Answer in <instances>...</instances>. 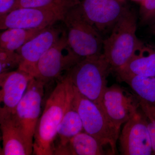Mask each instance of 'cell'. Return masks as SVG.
<instances>
[{
	"label": "cell",
	"mask_w": 155,
	"mask_h": 155,
	"mask_svg": "<svg viewBox=\"0 0 155 155\" xmlns=\"http://www.w3.org/2000/svg\"><path fill=\"white\" fill-rule=\"evenodd\" d=\"M73 94V85L66 75L51 93L39 118L34 136L33 154L53 155L57 129L72 104Z\"/></svg>",
	"instance_id": "1"
},
{
	"label": "cell",
	"mask_w": 155,
	"mask_h": 155,
	"mask_svg": "<svg viewBox=\"0 0 155 155\" xmlns=\"http://www.w3.org/2000/svg\"><path fill=\"white\" fill-rule=\"evenodd\" d=\"M137 20L135 12L127 7L104 40L103 54L112 71L124 67L143 43L137 36Z\"/></svg>",
	"instance_id": "2"
},
{
	"label": "cell",
	"mask_w": 155,
	"mask_h": 155,
	"mask_svg": "<svg viewBox=\"0 0 155 155\" xmlns=\"http://www.w3.org/2000/svg\"><path fill=\"white\" fill-rule=\"evenodd\" d=\"M112 70L103 54L81 59L67 72L72 85L84 96L99 106Z\"/></svg>",
	"instance_id": "3"
},
{
	"label": "cell",
	"mask_w": 155,
	"mask_h": 155,
	"mask_svg": "<svg viewBox=\"0 0 155 155\" xmlns=\"http://www.w3.org/2000/svg\"><path fill=\"white\" fill-rule=\"evenodd\" d=\"M81 0H55L48 5L35 8H21L0 17V28L44 29L62 21L69 10Z\"/></svg>",
	"instance_id": "4"
},
{
	"label": "cell",
	"mask_w": 155,
	"mask_h": 155,
	"mask_svg": "<svg viewBox=\"0 0 155 155\" xmlns=\"http://www.w3.org/2000/svg\"><path fill=\"white\" fill-rule=\"evenodd\" d=\"M72 105L79 114L84 130L109 147L112 155L116 153V143L120 130L106 116L98 105L84 96L73 86Z\"/></svg>",
	"instance_id": "5"
},
{
	"label": "cell",
	"mask_w": 155,
	"mask_h": 155,
	"mask_svg": "<svg viewBox=\"0 0 155 155\" xmlns=\"http://www.w3.org/2000/svg\"><path fill=\"white\" fill-rule=\"evenodd\" d=\"M78 5L69 10L63 21L68 45L81 59L102 54L104 39L101 33L83 17Z\"/></svg>",
	"instance_id": "6"
},
{
	"label": "cell",
	"mask_w": 155,
	"mask_h": 155,
	"mask_svg": "<svg viewBox=\"0 0 155 155\" xmlns=\"http://www.w3.org/2000/svg\"><path fill=\"white\" fill-rule=\"evenodd\" d=\"M45 84L32 78L12 117L24 134L29 144L33 147L34 136L40 115Z\"/></svg>",
	"instance_id": "7"
},
{
	"label": "cell",
	"mask_w": 155,
	"mask_h": 155,
	"mask_svg": "<svg viewBox=\"0 0 155 155\" xmlns=\"http://www.w3.org/2000/svg\"><path fill=\"white\" fill-rule=\"evenodd\" d=\"M81 59L69 47L66 30L55 44L39 59L34 77L45 85L59 78L64 71L68 72Z\"/></svg>",
	"instance_id": "8"
},
{
	"label": "cell",
	"mask_w": 155,
	"mask_h": 155,
	"mask_svg": "<svg viewBox=\"0 0 155 155\" xmlns=\"http://www.w3.org/2000/svg\"><path fill=\"white\" fill-rule=\"evenodd\" d=\"M100 107L119 130L122 124H125L140 108L135 94H130L116 84L106 88Z\"/></svg>",
	"instance_id": "9"
},
{
	"label": "cell",
	"mask_w": 155,
	"mask_h": 155,
	"mask_svg": "<svg viewBox=\"0 0 155 155\" xmlns=\"http://www.w3.org/2000/svg\"><path fill=\"white\" fill-rule=\"evenodd\" d=\"M119 139L122 155L152 154L153 152L145 115L140 107L125 122Z\"/></svg>",
	"instance_id": "10"
},
{
	"label": "cell",
	"mask_w": 155,
	"mask_h": 155,
	"mask_svg": "<svg viewBox=\"0 0 155 155\" xmlns=\"http://www.w3.org/2000/svg\"><path fill=\"white\" fill-rule=\"evenodd\" d=\"M126 0H82L78 8L100 33L111 29L127 8Z\"/></svg>",
	"instance_id": "11"
},
{
	"label": "cell",
	"mask_w": 155,
	"mask_h": 155,
	"mask_svg": "<svg viewBox=\"0 0 155 155\" xmlns=\"http://www.w3.org/2000/svg\"><path fill=\"white\" fill-rule=\"evenodd\" d=\"M54 25L45 28L16 51L21 58L18 69L34 77L39 59L55 44L66 30Z\"/></svg>",
	"instance_id": "12"
},
{
	"label": "cell",
	"mask_w": 155,
	"mask_h": 155,
	"mask_svg": "<svg viewBox=\"0 0 155 155\" xmlns=\"http://www.w3.org/2000/svg\"><path fill=\"white\" fill-rule=\"evenodd\" d=\"M33 77L19 69L0 73V100L3 105L0 109V115L14 114Z\"/></svg>",
	"instance_id": "13"
},
{
	"label": "cell",
	"mask_w": 155,
	"mask_h": 155,
	"mask_svg": "<svg viewBox=\"0 0 155 155\" xmlns=\"http://www.w3.org/2000/svg\"><path fill=\"white\" fill-rule=\"evenodd\" d=\"M12 114L0 115L2 148L1 155H30L33 147L26 140L24 134L15 123Z\"/></svg>",
	"instance_id": "14"
},
{
	"label": "cell",
	"mask_w": 155,
	"mask_h": 155,
	"mask_svg": "<svg viewBox=\"0 0 155 155\" xmlns=\"http://www.w3.org/2000/svg\"><path fill=\"white\" fill-rule=\"evenodd\" d=\"M116 72L118 76L155 77V47L143 44L127 64Z\"/></svg>",
	"instance_id": "15"
},
{
	"label": "cell",
	"mask_w": 155,
	"mask_h": 155,
	"mask_svg": "<svg viewBox=\"0 0 155 155\" xmlns=\"http://www.w3.org/2000/svg\"><path fill=\"white\" fill-rule=\"evenodd\" d=\"M105 147L94 137L83 131L72 137L65 145L55 148L53 155H105Z\"/></svg>",
	"instance_id": "16"
},
{
	"label": "cell",
	"mask_w": 155,
	"mask_h": 155,
	"mask_svg": "<svg viewBox=\"0 0 155 155\" xmlns=\"http://www.w3.org/2000/svg\"><path fill=\"white\" fill-rule=\"evenodd\" d=\"M83 131L80 116L72 103L57 129L56 137H58V143L54 149L65 145L72 137Z\"/></svg>",
	"instance_id": "17"
},
{
	"label": "cell",
	"mask_w": 155,
	"mask_h": 155,
	"mask_svg": "<svg viewBox=\"0 0 155 155\" xmlns=\"http://www.w3.org/2000/svg\"><path fill=\"white\" fill-rule=\"evenodd\" d=\"M118 76L130 87L137 97L155 107V77L133 75Z\"/></svg>",
	"instance_id": "18"
},
{
	"label": "cell",
	"mask_w": 155,
	"mask_h": 155,
	"mask_svg": "<svg viewBox=\"0 0 155 155\" xmlns=\"http://www.w3.org/2000/svg\"><path fill=\"white\" fill-rule=\"evenodd\" d=\"M43 30L10 28L6 29L0 35V49L17 51L25 43Z\"/></svg>",
	"instance_id": "19"
},
{
	"label": "cell",
	"mask_w": 155,
	"mask_h": 155,
	"mask_svg": "<svg viewBox=\"0 0 155 155\" xmlns=\"http://www.w3.org/2000/svg\"><path fill=\"white\" fill-rule=\"evenodd\" d=\"M21 62V56L16 51L0 49V73L10 72L14 67H19Z\"/></svg>",
	"instance_id": "20"
},
{
	"label": "cell",
	"mask_w": 155,
	"mask_h": 155,
	"mask_svg": "<svg viewBox=\"0 0 155 155\" xmlns=\"http://www.w3.org/2000/svg\"><path fill=\"white\" fill-rule=\"evenodd\" d=\"M140 16L142 23L155 20V0H142L140 2Z\"/></svg>",
	"instance_id": "21"
},
{
	"label": "cell",
	"mask_w": 155,
	"mask_h": 155,
	"mask_svg": "<svg viewBox=\"0 0 155 155\" xmlns=\"http://www.w3.org/2000/svg\"><path fill=\"white\" fill-rule=\"evenodd\" d=\"M54 1L55 0H18L14 11L18 9L35 8L44 7Z\"/></svg>",
	"instance_id": "22"
},
{
	"label": "cell",
	"mask_w": 155,
	"mask_h": 155,
	"mask_svg": "<svg viewBox=\"0 0 155 155\" xmlns=\"http://www.w3.org/2000/svg\"><path fill=\"white\" fill-rule=\"evenodd\" d=\"M18 0H0V17L14 11Z\"/></svg>",
	"instance_id": "23"
},
{
	"label": "cell",
	"mask_w": 155,
	"mask_h": 155,
	"mask_svg": "<svg viewBox=\"0 0 155 155\" xmlns=\"http://www.w3.org/2000/svg\"><path fill=\"white\" fill-rule=\"evenodd\" d=\"M140 106L142 110L147 116L152 119L155 122V107L148 104L143 100L139 98Z\"/></svg>",
	"instance_id": "24"
},
{
	"label": "cell",
	"mask_w": 155,
	"mask_h": 155,
	"mask_svg": "<svg viewBox=\"0 0 155 155\" xmlns=\"http://www.w3.org/2000/svg\"><path fill=\"white\" fill-rule=\"evenodd\" d=\"M145 115L146 116L147 126L149 132L153 152L155 153V122L145 114Z\"/></svg>",
	"instance_id": "25"
},
{
	"label": "cell",
	"mask_w": 155,
	"mask_h": 155,
	"mask_svg": "<svg viewBox=\"0 0 155 155\" xmlns=\"http://www.w3.org/2000/svg\"><path fill=\"white\" fill-rule=\"evenodd\" d=\"M132 1H134V2H139L140 3L142 0H132Z\"/></svg>",
	"instance_id": "26"
},
{
	"label": "cell",
	"mask_w": 155,
	"mask_h": 155,
	"mask_svg": "<svg viewBox=\"0 0 155 155\" xmlns=\"http://www.w3.org/2000/svg\"></svg>",
	"instance_id": "27"
}]
</instances>
